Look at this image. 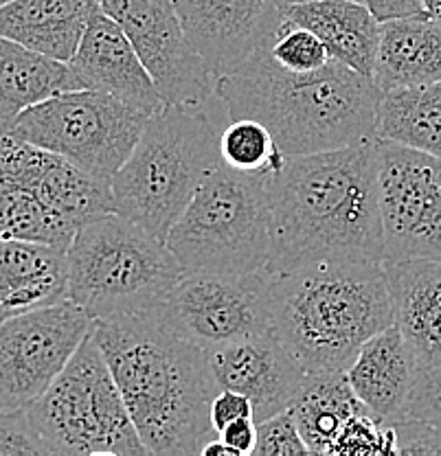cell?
Masks as SVG:
<instances>
[{
	"mask_svg": "<svg viewBox=\"0 0 441 456\" xmlns=\"http://www.w3.org/2000/svg\"><path fill=\"white\" fill-rule=\"evenodd\" d=\"M268 193L270 273L384 261L376 141L286 156Z\"/></svg>",
	"mask_w": 441,
	"mask_h": 456,
	"instance_id": "obj_1",
	"label": "cell"
},
{
	"mask_svg": "<svg viewBox=\"0 0 441 456\" xmlns=\"http://www.w3.org/2000/svg\"><path fill=\"white\" fill-rule=\"evenodd\" d=\"M90 331L150 454H202L217 436L211 354L169 330L156 310L97 318Z\"/></svg>",
	"mask_w": 441,
	"mask_h": 456,
	"instance_id": "obj_2",
	"label": "cell"
},
{
	"mask_svg": "<svg viewBox=\"0 0 441 456\" xmlns=\"http://www.w3.org/2000/svg\"><path fill=\"white\" fill-rule=\"evenodd\" d=\"M216 93L229 118L264 123L286 156L378 139L382 93L373 79L336 60L319 70L292 73L262 51L233 73L217 77Z\"/></svg>",
	"mask_w": 441,
	"mask_h": 456,
	"instance_id": "obj_3",
	"label": "cell"
},
{
	"mask_svg": "<svg viewBox=\"0 0 441 456\" xmlns=\"http://www.w3.org/2000/svg\"><path fill=\"white\" fill-rule=\"evenodd\" d=\"M391 325L382 264H314L270 273V331L306 373L347 370L360 346Z\"/></svg>",
	"mask_w": 441,
	"mask_h": 456,
	"instance_id": "obj_4",
	"label": "cell"
},
{
	"mask_svg": "<svg viewBox=\"0 0 441 456\" xmlns=\"http://www.w3.org/2000/svg\"><path fill=\"white\" fill-rule=\"evenodd\" d=\"M225 103L213 110L165 103L147 118L143 134L112 178L115 211L165 241L202 183L222 163Z\"/></svg>",
	"mask_w": 441,
	"mask_h": 456,
	"instance_id": "obj_5",
	"label": "cell"
},
{
	"mask_svg": "<svg viewBox=\"0 0 441 456\" xmlns=\"http://www.w3.org/2000/svg\"><path fill=\"white\" fill-rule=\"evenodd\" d=\"M66 255L69 298L93 321L154 310L184 277L163 240L117 211L79 226Z\"/></svg>",
	"mask_w": 441,
	"mask_h": 456,
	"instance_id": "obj_6",
	"label": "cell"
},
{
	"mask_svg": "<svg viewBox=\"0 0 441 456\" xmlns=\"http://www.w3.org/2000/svg\"><path fill=\"white\" fill-rule=\"evenodd\" d=\"M112 211L110 184L0 130V240L69 250L79 226Z\"/></svg>",
	"mask_w": 441,
	"mask_h": 456,
	"instance_id": "obj_7",
	"label": "cell"
},
{
	"mask_svg": "<svg viewBox=\"0 0 441 456\" xmlns=\"http://www.w3.org/2000/svg\"><path fill=\"white\" fill-rule=\"evenodd\" d=\"M273 169L220 163L165 237L184 274H249L270 261Z\"/></svg>",
	"mask_w": 441,
	"mask_h": 456,
	"instance_id": "obj_8",
	"label": "cell"
},
{
	"mask_svg": "<svg viewBox=\"0 0 441 456\" xmlns=\"http://www.w3.org/2000/svg\"><path fill=\"white\" fill-rule=\"evenodd\" d=\"M27 411L49 454H150L93 331Z\"/></svg>",
	"mask_w": 441,
	"mask_h": 456,
	"instance_id": "obj_9",
	"label": "cell"
},
{
	"mask_svg": "<svg viewBox=\"0 0 441 456\" xmlns=\"http://www.w3.org/2000/svg\"><path fill=\"white\" fill-rule=\"evenodd\" d=\"M147 118L150 114L112 94L78 88L27 108L9 132L112 184L143 134Z\"/></svg>",
	"mask_w": 441,
	"mask_h": 456,
	"instance_id": "obj_10",
	"label": "cell"
},
{
	"mask_svg": "<svg viewBox=\"0 0 441 456\" xmlns=\"http://www.w3.org/2000/svg\"><path fill=\"white\" fill-rule=\"evenodd\" d=\"M384 261L441 256V159L376 139Z\"/></svg>",
	"mask_w": 441,
	"mask_h": 456,
	"instance_id": "obj_11",
	"label": "cell"
},
{
	"mask_svg": "<svg viewBox=\"0 0 441 456\" xmlns=\"http://www.w3.org/2000/svg\"><path fill=\"white\" fill-rule=\"evenodd\" d=\"M154 310L184 340L220 349L270 331V273L184 274Z\"/></svg>",
	"mask_w": 441,
	"mask_h": 456,
	"instance_id": "obj_12",
	"label": "cell"
},
{
	"mask_svg": "<svg viewBox=\"0 0 441 456\" xmlns=\"http://www.w3.org/2000/svg\"><path fill=\"white\" fill-rule=\"evenodd\" d=\"M97 3L130 37L165 103L189 110H213L222 102L216 93V75L184 33L174 0Z\"/></svg>",
	"mask_w": 441,
	"mask_h": 456,
	"instance_id": "obj_13",
	"label": "cell"
},
{
	"mask_svg": "<svg viewBox=\"0 0 441 456\" xmlns=\"http://www.w3.org/2000/svg\"><path fill=\"white\" fill-rule=\"evenodd\" d=\"M90 330L93 318L70 298L0 322V411L45 395Z\"/></svg>",
	"mask_w": 441,
	"mask_h": 456,
	"instance_id": "obj_14",
	"label": "cell"
},
{
	"mask_svg": "<svg viewBox=\"0 0 441 456\" xmlns=\"http://www.w3.org/2000/svg\"><path fill=\"white\" fill-rule=\"evenodd\" d=\"M174 7L216 79L268 51L286 20L279 0H174Z\"/></svg>",
	"mask_w": 441,
	"mask_h": 456,
	"instance_id": "obj_15",
	"label": "cell"
},
{
	"mask_svg": "<svg viewBox=\"0 0 441 456\" xmlns=\"http://www.w3.org/2000/svg\"><path fill=\"white\" fill-rule=\"evenodd\" d=\"M208 354L217 387L249 397L255 424L288 411L307 375L273 331L231 342Z\"/></svg>",
	"mask_w": 441,
	"mask_h": 456,
	"instance_id": "obj_16",
	"label": "cell"
},
{
	"mask_svg": "<svg viewBox=\"0 0 441 456\" xmlns=\"http://www.w3.org/2000/svg\"><path fill=\"white\" fill-rule=\"evenodd\" d=\"M69 66L82 88L112 94L150 117L165 106L130 37L102 7L90 16Z\"/></svg>",
	"mask_w": 441,
	"mask_h": 456,
	"instance_id": "obj_17",
	"label": "cell"
},
{
	"mask_svg": "<svg viewBox=\"0 0 441 456\" xmlns=\"http://www.w3.org/2000/svg\"><path fill=\"white\" fill-rule=\"evenodd\" d=\"M415 354L396 325L378 331L363 346L347 369L349 384L355 397L369 412L384 424H397L406 419V408L415 387Z\"/></svg>",
	"mask_w": 441,
	"mask_h": 456,
	"instance_id": "obj_18",
	"label": "cell"
},
{
	"mask_svg": "<svg viewBox=\"0 0 441 456\" xmlns=\"http://www.w3.org/2000/svg\"><path fill=\"white\" fill-rule=\"evenodd\" d=\"M391 294L393 325L420 367L441 364V256L382 264Z\"/></svg>",
	"mask_w": 441,
	"mask_h": 456,
	"instance_id": "obj_19",
	"label": "cell"
},
{
	"mask_svg": "<svg viewBox=\"0 0 441 456\" xmlns=\"http://www.w3.org/2000/svg\"><path fill=\"white\" fill-rule=\"evenodd\" d=\"M69 298V255L55 246L0 240V322Z\"/></svg>",
	"mask_w": 441,
	"mask_h": 456,
	"instance_id": "obj_20",
	"label": "cell"
},
{
	"mask_svg": "<svg viewBox=\"0 0 441 456\" xmlns=\"http://www.w3.org/2000/svg\"><path fill=\"white\" fill-rule=\"evenodd\" d=\"M283 16L310 28L330 51L331 60L373 79L380 46V27L360 0H312L283 7Z\"/></svg>",
	"mask_w": 441,
	"mask_h": 456,
	"instance_id": "obj_21",
	"label": "cell"
},
{
	"mask_svg": "<svg viewBox=\"0 0 441 456\" xmlns=\"http://www.w3.org/2000/svg\"><path fill=\"white\" fill-rule=\"evenodd\" d=\"M97 0H13L0 7V36L46 57L70 61Z\"/></svg>",
	"mask_w": 441,
	"mask_h": 456,
	"instance_id": "obj_22",
	"label": "cell"
},
{
	"mask_svg": "<svg viewBox=\"0 0 441 456\" xmlns=\"http://www.w3.org/2000/svg\"><path fill=\"white\" fill-rule=\"evenodd\" d=\"M441 79V20L411 16L380 27L373 84L380 93Z\"/></svg>",
	"mask_w": 441,
	"mask_h": 456,
	"instance_id": "obj_23",
	"label": "cell"
},
{
	"mask_svg": "<svg viewBox=\"0 0 441 456\" xmlns=\"http://www.w3.org/2000/svg\"><path fill=\"white\" fill-rule=\"evenodd\" d=\"M82 88L69 61L53 60L0 36V130H9L27 108Z\"/></svg>",
	"mask_w": 441,
	"mask_h": 456,
	"instance_id": "obj_24",
	"label": "cell"
},
{
	"mask_svg": "<svg viewBox=\"0 0 441 456\" xmlns=\"http://www.w3.org/2000/svg\"><path fill=\"white\" fill-rule=\"evenodd\" d=\"M363 408L364 403L349 384L347 370H339L307 373L290 412L310 454H331L340 428Z\"/></svg>",
	"mask_w": 441,
	"mask_h": 456,
	"instance_id": "obj_25",
	"label": "cell"
},
{
	"mask_svg": "<svg viewBox=\"0 0 441 456\" xmlns=\"http://www.w3.org/2000/svg\"><path fill=\"white\" fill-rule=\"evenodd\" d=\"M378 139L402 142L441 159V79L382 93Z\"/></svg>",
	"mask_w": 441,
	"mask_h": 456,
	"instance_id": "obj_26",
	"label": "cell"
},
{
	"mask_svg": "<svg viewBox=\"0 0 441 456\" xmlns=\"http://www.w3.org/2000/svg\"><path fill=\"white\" fill-rule=\"evenodd\" d=\"M222 163L240 171H277L286 160L273 134L255 118H229L220 132Z\"/></svg>",
	"mask_w": 441,
	"mask_h": 456,
	"instance_id": "obj_27",
	"label": "cell"
},
{
	"mask_svg": "<svg viewBox=\"0 0 441 456\" xmlns=\"http://www.w3.org/2000/svg\"><path fill=\"white\" fill-rule=\"evenodd\" d=\"M331 454L340 456H397L396 426L384 424L367 408L358 411L340 428Z\"/></svg>",
	"mask_w": 441,
	"mask_h": 456,
	"instance_id": "obj_28",
	"label": "cell"
},
{
	"mask_svg": "<svg viewBox=\"0 0 441 456\" xmlns=\"http://www.w3.org/2000/svg\"><path fill=\"white\" fill-rule=\"evenodd\" d=\"M268 53L282 69L292 70V73H310L331 61L330 51L321 42V37L314 36L310 28L294 25L288 18L279 27Z\"/></svg>",
	"mask_w": 441,
	"mask_h": 456,
	"instance_id": "obj_29",
	"label": "cell"
},
{
	"mask_svg": "<svg viewBox=\"0 0 441 456\" xmlns=\"http://www.w3.org/2000/svg\"><path fill=\"white\" fill-rule=\"evenodd\" d=\"M255 456H292L310 454L290 408L257 424V444L253 448Z\"/></svg>",
	"mask_w": 441,
	"mask_h": 456,
	"instance_id": "obj_30",
	"label": "cell"
},
{
	"mask_svg": "<svg viewBox=\"0 0 441 456\" xmlns=\"http://www.w3.org/2000/svg\"><path fill=\"white\" fill-rule=\"evenodd\" d=\"M7 454H49L27 408L0 411V456Z\"/></svg>",
	"mask_w": 441,
	"mask_h": 456,
	"instance_id": "obj_31",
	"label": "cell"
},
{
	"mask_svg": "<svg viewBox=\"0 0 441 456\" xmlns=\"http://www.w3.org/2000/svg\"><path fill=\"white\" fill-rule=\"evenodd\" d=\"M406 417L421 419L441 432V364L420 367L412 387Z\"/></svg>",
	"mask_w": 441,
	"mask_h": 456,
	"instance_id": "obj_32",
	"label": "cell"
},
{
	"mask_svg": "<svg viewBox=\"0 0 441 456\" xmlns=\"http://www.w3.org/2000/svg\"><path fill=\"white\" fill-rule=\"evenodd\" d=\"M397 456H435L441 454V432L421 419L397 421Z\"/></svg>",
	"mask_w": 441,
	"mask_h": 456,
	"instance_id": "obj_33",
	"label": "cell"
},
{
	"mask_svg": "<svg viewBox=\"0 0 441 456\" xmlns=\"http://www.w3.org/2000/svg\"><path fill=\"white\" fill-rule=\"evenodd\" d=\"M235 419H253V403L241 393L231 388H220L211 402V424L213 430L220 432Z\"/></svg>",
	"mask_w": 441,
	"mask_h": 456,
	"instance_id": "obj_34",
	"label": "cell"
},
{
	"mask_svg": "<svg viewBox=\"0 0 441 456\" xmlns=\"http://www.w3.org/2000/svg\"><path fill=\"white\" fill-rule=\"evenodd\" d=\"M376 16L378 22L397 20V18L426 16L424 0H360Z\"/></svg>",
	"mask_w": 441,
	"mask_h": 456,
	"instance_id": "obj_35",
	"label": "cell"
},
{
	"mask_svg": "<svg viewBox=\"0 0 441 456\" xmlns=\"http://www.w3.org/2000/svg\"><path fill=\"white\" fill-rule=\"evenodd\" d=\"M217 436L226 445H231L237 456H249L253 454L255 444H257V424H255V419H235L222 428Z\"/></svg>",
	"mask_w": 441,
	"mask_h": 456,
	"instance_id": "obj_36",
	"label": "cell"
},
{
	"mask_svg": "<svg viewBox=\"0 0 441 456\" xmlns=\"http://www.w3.org/2000/svg\"><path fill=\"white\" fill-rule=\"evenodd\" d=\"M202 456H237V454L231 445H226L225 441L220 439V436H216V439L208 441L205 448H202Z\"/></svg>",
	"mask_w": 441,
	"mask_h": 456,
	"instance_id": "obj_37",
	"label": "cell"
},
{
	"mask_svg": "<svg viewBox=\"0 0 441 456\" xmlns=\"http://www.w3.org/2000/svg\"><path fill=\"white\" fill-rule=\"evenodd\" d=\"M424 7H426V13H429V16L441 20V0H424Z\"/></svg>",
	"mask_w": 441,
	"mask_h": 456,
	"instance_id": "obj_38",
	"label": "cell"
},
{
	"mask_svg": "<svg viewBox=\"0 0 441 456\" xmlns=\"http://www.w3.org/2000/svg\"><path fill=\"white\" fill-rule=\"evenodd\" d=\"M279 3L283 4V7H288V4H298V3H312V0H279Z\"/></svg>",
	"mask_w": 441,
	"mask_h": 456,
	"instance_id": "obj_39",
	"label": "cell"
},
{
	"mask_svg": "<svg viewBox=\"0 0 441 456\" xmlns=\"http://www.w3.org/2000/svg\"><path fill=\"white\" fill-rule=\"evenodd\" d=\"M9 3H13V0H0V7H3V4H9Z\"/></svg>",
	"mask_w": 441,
	"mask_h": 456,
	"instance_id": "obj_40",
	"label": "cell"
}]
</instances>
